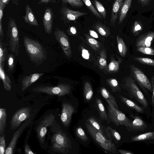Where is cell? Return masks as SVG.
I'll list each match as a JSON object with an SVG mask.
<instances>
[{
	"label": "cell",
	"instance_id": "cell-1",
	"mask_svg": "<svg viewBox=\"0 0 154 154\" xmlns=\"http://www.w3.org/2000/svg\"><path fill=\"white\" fill-rule=\"evenodd\" d=\"M49 127L51 149L56 153H67L71 147L69 138L56 121Z\"/></svg>",
	"mask_w": 154,
	"mask_h": 154
},
{
	"label": "cell",
	"instance_id": "cell-2",
	"mask_svg": "<svg viewBox=\"0 0 154 154\" xmlns=\"http://www.w3.org/2000/svg\"><path fill=\"white\" fill-rule=\"evenodd\" d=\"M23 41L26 53L32 62L41 63L46 59V52L39 42L26 36H24Z\"/></svg>",
	"mask_w": 154,
	"mask_h": 154
},
{
	"label": "cell",
	"instance_id": "cell-3",
	"mask_svg": "<svg viewBox=\"0 0 154 154\" xmlns=\"http://www.w3.org/2000/svg\"><path fill=\"white\" fill-rule=\"evenodd\" d=\"M55 116L54 114L50 113L44 116L36 123L35 130L40 146L43 148L47 147L46 135L48 127L55 122Z\"/></svg>",
	"mask_w": 154,
	"mask_h": 154
},
{
	"label": "cell",
	"instance_id": "cell-4",
	"mask_svg": "<svg viewBox=\"0 0 154 154\" xmlns=\"http://www.w3.org/2000/svg\"><path fill=\"white\" fill-rule=\"evenodd\" d=\"M8 25L7 36L9 39V49L11 52L14 53L17 56L20 46L19 37L15 20L10 17Z\"/></svg>",
	"mask_w": 154,
	"mask_h": 154
},
{
	"label": "cell",
	"instance_id": "cell-5",
	"mask_svg": "<svg viewBox=\"0 0 154 154\" xmlns=\"http://www.w3.org/2000/svg\"><path fill=\"white\" fill-rule=\"evenodd\" d=\"M85 125L89 133L94 140L103 149L113 153H116V146L112 141L108 140L90 124L86 122Z\"/></svg>",
	"mask_w": 154,
	"mask_h": 154
},
{
	"label": "cell",
	"instance_id": "cell-6",
	"mask_svg": "<svg viewBox=\"0 0 154 154\" xmlns=\"http://www.w3.org/2000/svg\"><path fill=\"white\" fill-rule=\"evenodd\" d=\"M106 100L108 104L107 105L108 114L111 122L117 126L121 125L132 128V122L125 115L117 109L110 100L107 99Z\"/></svg>",
	"mask_w": 154,
	"mask_h": 154
},
{
	"label": "cell",
	"instance_id": "cell-7",
	"mask_svg": "<svg viewBox=\"0 0 154 154\" xmlns=\"http://www.w3.org/2000/svg\"><path fill=\"white\" fill-rule=\"evenodd\" d=\"M71 89V87L70 85L62 83L55 86L43 85L35 88L33 91L36 92L60 96L69 94Z\"/></svg>",
	"mask_w": 154,
	"mask_h": 154
},
{
	"label": "cell",
	"instance_id": "cell-8",
	"mask_svg": "<svg viewBox=\"0 0 154 154\" xmlns=\"http://www.w3.org/2000/svg\"><path fill=\"white\" fill-rule=\"evenodd\" d=\"M33 111L30 107H24L18 109L12 117L10 122L11 129L14 130L19 127L22 122L33 115L35 112Z\"/></svg>",
	"mask_w": 154,
	"mask_h": 154
},
{
	"label": "cell",
	"instance_id": "cell-9",
	"mask_svg": "<svg viewBox=\"0 0 154 154\" xmlns=\"http://www.w3.org/2000/svg\"><path fill=\"white\" fill-rule=\"evenodd\" d=\"M35 111L31 117L24 121L21 126L14 133L9 145L6 149L5 154L14 153L16 145L18 139L24 130L27 128L31 126L32 123L33 119L36 113Z\"/></svg>",
	"mask_w": 154,
	"mask_h": 154
},
{
	"label": "cell",
	"instance_id": "cell-10",
	"mask_svg": "<svg viewBox=\"0 0 154 154\" xmlns=\"http://www.w3.org/2000/svg\"><path fill=\"white\" fill-rule=\"evenodd\" d=\"M54 35L61 46L66 56L68 58L72 57V51L69 39L64 32L58 27L55 28Z\"/></svg>",
	"mask_w": 154,
	"mask_h": 154
},
{
	"label": "cell",
	"instance_id": "cell-11",
	"mask_svg": "<svg viewBox=\"0 0 154 154\" xmlns=\"http://www.w3.org/2000/svg\"><path fill=\"white\" fill-rule=\"evenodd\" d=\"M60 12L62 20L66 24L72 21H75L80 17L88 14L86 12L73 11L65 5L61 7Z\"/></svg>",
	"mask_w": 154,
	"mask_h": 154
},
{
	"label": "cell",
	"instance_id": "cell-12",
	"mask_svg": "<svg viewBox=\"0 0 154 154\" xmlns=\"http://www.w3.org/2000/svg\"><path fill=\"white\" fill-rule=\"evenodd\" d=\"M126 85L136 99L144 107H147L148 103L144 96L131 78H129L126 81Z\"/></svg>",
	"mask_w": 154,
	"mask_h": 154
},
{
	"label": "cell",
	"instance_id": "cell-13",
	"mask_svg": "<svg viewBox=\"0 0 154 154\" xmlns=\"http://www.w3.org/2000/svg\"><path fill=\"white\" fill-rule=\"evenodd\" d=\"M131 68L134 77L140 85L151 91V85L145 74L133 65L131 66Z\"/></svg>",
	"mask_w": 154,
	"mask_h": 154
},
{
	"label": "cell",
	"instance_id": "cell-14",
	"mask_svg": "<svg viewBox=\"0 0 154 154\" xmlns=\"http://www.w3.org/2000/svg\"><path fill=\"white\" fill-rule=\"evenodd\" d=\"M74 112V108L71 104L67 103H63L62 104L60 118L63 124L65 127H67L69 125L72 115Z\"/></svg>",
	"mask_w": 154,
	"mask_h": 154
},
{
	"label": "cell",
	"instance_id": "cell-15",
	"mask_svg": "<svg viewBox=\"0 0 154 154\" xmlns=\"http://www.w3.org/2000/svg\"><path fill=\"white\" fill-rule=\"evenodd\" d=\"M54 14L52 9L49 7L45 9L43 18V25L45 32L48 34L52 32Z\"/></svg>",
	"mask_w": 154,
	"mask_h": 154
},
{
	"label": "cell",
	"instance_id": "cell-16",
	"mask_svg": "<svg viewBox=\"0 0 154 154\" xmlns=\"http://www.w3.org/2000/svg\"><path fill=\"white\" fill-rule=\"evenodd\" d=\"M44 74V73H35L24 77L21 82L22 91H25Z\"/></svg>",
	"mask_w": 154,
	"mask_h": 154
},
{
	"label": "cell",
	"instance_id": "cell-17",
	"mask_svg": "<svg viewBox=\"0 0 154 154\" xmlns=\"http://www.w3.org/2000/svg\"><path fill=\"white\" fill-rule=\"evenodd\" d=\"M154 38V32H148L137 40L136 46L137 47H150Z\"/></svg>",
	"mask_w": 154,
	"mask_h": 154
},
{
	"label": "cell",
	"instance_id": "cell-18",
	"mask_svg": "<svg viewBox=\"0 0 154 154\" xmlns=\"http://www.w3.org/2000/svg\"><path fill=\"white\" fill-rule=\"evenodd\" d=\"M25 9L26 14L23 17L25 22L30 25L38 26V23L29 6L26 5Z\"/></svg>",
	"mask_w": 154,
	"mask_h": 154
},
{
	"label": "cell",
	"instance_id": "cell-19",
	"mask_svg": "<svg viewBox=\"0 0 154 154\" xmlns=\"http://www.w3.org/2000/svg\"><path fill=\"white\" fill-rule=\"evenodd\" d=\"M123 3V0H115L114 2L112 10L110 21L111 25L115 26L118 13L120 11Z\"/></svg>",
	"mask_w": 154,
	"mask_h": 154
},
{
	"label": "cell",
	"instance_id": "cell-20",
	"mask_svg": "<svg viewBox=\"0 0 154 154\" xmlns=\"http://www.w3.org/2000/svg\"><path fill=\"white\" fill-rule=\"evenodd\" d=\"M132 0H125L120 8L118 24H121L125 18L131 5Z\"/></svg>",
	"mask_w": 154,
	"mask_h": 154
},
{
	"label": "cell",
	"instance_id": "cell-21",
	"mask_svg": "<svg viewBox=\"0 0 154 154\" xmlns=\"http://www.w3.org/2000/svg\"><path fill=\"white\" fill-rule=\"evenodd\" d=\"M4 65H0V77L3 82L5 89L9 91L11 89V82L9 78L4 71Z\"/></svg>",
	"mask_w": 154,
	"mask_h": 154
},
{
	"label": "cell",
	"instance_id": "cell-22",
	"mask_svg": "<svg viewBox=\"0 0 154 154\" xmlns=\"http://www.w3.org/2000/svg\"><path fill=\"white\" fill-rule=\"evenodd\" d=\"M97 65L101 69H108L107 61L106 54L105 50H101L100 53L97 59Z\"/></svg>",
	"mask_w": 154,
	"mask_h": 154
},
{
	"label": "cell",
	"instance_id": "cell-23",
	"mask_svg": "<svg viewBox=\"0 0 154 154\" xmlns=\"http://www.w3.org/2000/svg\"><path fill=\"white\" fill-rule=\"evenodd\" d=\"M7 115L5 109H0V136L4 135Z\"/></svg>",
	"mask_w": 154,
	"mask_h": 154
},
{
	"label": "cell",
	"instance_id": "cell-24",
	"mask_svg": "<svg viewBox=\"0 0 154 154\" xmlns=\"http://www.w3.org/2000/svg\"><path fill=\"white\" fill-rule=\"evenodd\" d=\"M132 128L137 130H144L145 129L147 126L143 120L140 117L135 116L134 119L131 123Z\"/></svg>",
	"mask_w": 154,
	"mask_h": 154
},
{
	"label": "cell",
	"instance_id": "cell-25",
	"mask_svg": "<svg viewBox=\"0 0 154 154\" xmlns=\"http://www.w3.org/2000/svg\"><path fill=\"white\" fill-rule=\"evenodd\" d=\"M154 140V131L148 132L132 137L131 141H137Z\"/></svg>",
	"mask_w": 154,
	"mask_h": 154
},
{
	"label": "cell",
	"instance_id": "cell-26",
	"mask_svg": "<svg viewBox=\"0 0 154 154\" xmlns=\"http://www.w3.org/2000/svg\"><path fill=\"white\" fill-rule=\"evenodd\" d=\"M121 61V59L119 57L118 60H116L114 58L112 57L108 67V72H114L117 71Z\"/></svg>",
	"mask_w": 154,
	"mask_h": 154
},
{
	"label": "cell",
	"instance_id": "cell-27",
	"mask_svg": "<svg viewBox=\"0 0 154 154\" xmlns=\"http://www.w3.org/2000/svg\"><path fill=\"white\" fill-rule=\"evenodd\" d=\"M96 106L100 118L106 121L107 116L105 109L101 100L97 98L96 100Z\"/></svg>",
	"mask_w": 154,
	"mask_h": 154
},
{
	"label": "cell",
	"instance_id": "cell-28",
	"mask_svg": "<svg viewBox=\"0 0 154 154\" xmlns=\"http://www.w3.org/2000/svg\"><path fill=\"white\" fill-rule=\"evenodd\" d=\"M100 91L103 97L105 100H110L113 104L115 107L118 109V106L115 98L105 88L102 87L100 89Z\"/></svg>",
	"mask_w": 154,
	"mask_h": 154
},
{
	"label": "cell",
	"instance_id": "cell-29",
	"mask_svg": "<svg viewBox=\"0 0 154 154\" xmlns=\"http://www.w3.org/2000/svg\"><path fill=\"white\" fill-rule=\"evenodd\" d=\"M95 29L102 35L107 37L110 34V31L104 25L100 23H97L94 25Z\"/></svg>",
	"mask_w": 154,
	"mask_h": 154
},
{
	"label": "cell",
	"instance_id": "cell-30",
	"mask_svg": "<svg viewBox=\"0 0 154 154\" xmlns=\"http://www.w3.org/2000/svg\"><path fill=\"white\" fill-rule=\"evenodd\" d=\"M116 39L119 53L122 57H124L127 52V47L123 39L120 36H117Z\"/></svg>",
	"mask_w": 154,
	"mask_h": 154
},
{
	"label": "cell",
	"instance_id": "cell-31",
	"mask_svg": "<svg viewBox=\"0 0 154 154\" xmlns=\"http://www.w3.org/2000/svg\"><path fill=\"white\" fill-rule=\"evenodd\" d=\"M121 99L127 106L137 112L140 113L143 112V109L142 108L139 106L131 100L122 96L121 97Z\"/></svg>",
	"mask_w": 154,
	"mask_h": 154
},
{
	"label": "cell",
	"instance_id": "cell-32",
	"mask_svg": "<svg viewBox=\"0 0 154 154\" xmlns=\"http://www.w3.org/2000/svg\"><path fill=\"white\" fill-rule=\"evenodd\" d=\"M93 92L90 84L88 82H86L84 86V94L86 100H90L92 98Z\"/></svg>",
	"mask_w": 154,
	"mask_h": 154
},
{
	"label": "cell",
	"instance_id": "cell-33",
	"mask_svg": "<svg viewBox=\"0 0 154 154\" xmlns=\"http://www.w3.org/2000/svg\"><path fill=\"white\" fill-rule=\"evenodd\" d=\"M84 3L91 13L96 17L101 20L103 17L94 7L90 0H82Z\"/></svg>",
	"mask_w": 154,
	"mask_h": 154
},
{
	"label": "cell",
	"instance_id": "cell-34",
	"mask_svg": "<svg viewBox=\"0 0 154 154\" xmlns=\"http://www.w3.org/2000/svg\"><path fill=\"white\" fill-rule=\"evenodd\" d=\"M62 5L69 4L72 7L79 8L83 6L84 3L81 0H61Z\"/></svg>",
	"mask_w": 154,
	"mask_h": 154
},
{
	"label": "cell",
	"instance_id": "cell-35",
	"mask_svg": "<svg viewBox=\"0 0 154 154\" xmlns=\"http://www.w3.org/2000/svg\"><path fill=\"white\" fill-rule=\"evenodd\" d=\"M6 5L0 0V41H2L4 37V33L2 28V20L3 16V11Z\"/></svg>",
	"mask_w": 154,
	"mask_h": 154
},
{
	"label": "cell",
	"instance_id": "cell-36",
	"mask_svg": "<svg viewBox=\"0 0 154 154\" xmlns=\"http://www.w3.org/2000/svg\"><path fill=\"white\" fill-rule=\"evenodd\" d=\"M94 2L97 11L103 18L105 19L106 16V11L103 5L97 0H94Z\"/></svg>",
	"mask_w": 154,
	"mask_h": 154
},
{
	"label": "cell",
	"instance_id": "cell-37",
	"mask_svg": "<svg viewBox=\"0 0 154 154\" xmlns=\"http://www.w3.org/2000/svg\"><path fill=\"white\" fill-rule=\"evenodd\" d=\"M6 49L5 45L2 41H0V65H4L6 59Z\"/></svg>",
	"mask_w": 154,
	"mask_h": 154
},
{
	"label": "cell",
	"instance_id": "cell-38",
	"mask_svg": "<svg viewBox=\"0 0 154 154\" xmlns=\"http://www.w3.org/2000/svg\"><path fill=\"white\" fill-rule=\"evenodd\" d=\"M108 136L110 138L111 137L117 140H119L121 138L120 134L115 129H114L110 126H108L107 128Z\"/></svg>",
	"mask_w": 154,
	"mask_h": 154
},
{
	"label": "cell",
	"instance_id": "cell-39",
	"mask_svg": "<svg viewBox=\"0 0 154 154\" xmlns=\"http://www.w3.org/2000/svg\"><path fill=\"white\" fill-rule=\"evenodd\" d=\"M134 58L141 63L154 66V60L152 59L142 57H134Z\"/></svg>",
	"mask_w": 154,
	"mask_h": 154
},
{
	"label": "cell",
	"instance_id": "cell-40",
	"mask_svg": "<svg viewBox=\"0 0 154 154\" xmlns=\"http://www.w3.org/2000/svg\"><path fill=\"white\" fill-rule=\"evenodd\" d=\"M87 121L94 128L97 129L103 135H104L103 130L100 126L97 121V120L93 117H90Z\"/></svg>",
	"mask_w": 154,
	"mask_h": 154
},
{
	"label": "cell",
	"instance_id": "cell-41",
	"mask_svg": "<svg viewBox=\"0 0 154 154\" xmlns=\"http://www.w3.org/2000/svg\"><path fill=\"white\" fill-rule=\"evenodd\" d=\"M107 83L111 87L113 92H116L119 91L118 83L117 80L114 79H108Z\"/></svg>",
	"mask_w": 154,
	"mask_h": 154
},
{
	"label": "cell",
	"instance_id": "cell-42",
	"mask_svg": "<svg viewBox=\"0 0 154 154\" xmlns=\"http://www.w3.org/2000/svg\"><path fill=\"white\" fill-rule=\"evenodd\" d=\"M77 136L81 140L84 141L88 140V137L83 129L80 126L78 127L75 130Z\"/></svg>",
	"mask_w": 154,
	"mask_h": 154
},
{
	"label": "cell",
	"instance_id": "cell-43",
	"mask_svg": "<svg viewBox=\"0 0 154 154\" xmlns=\"http://www.w3.org/2000/svg\"><path fill=\"white\" fill-rule=\"evenodd\" d=\"M31 128L28 132L27 135L26 137L25 140V141L24 145V150L25 153L26 154H35V153H34L31 149L27 143V140L29 137V135L31 132Z\"/></svg>",
	"mask_w": 154,
	"mask_h": 154
},
{
	"label": "cell",
	"instance_id": "cell-44",
	"mask_svg": "<svg viewBox=\"0 0 154 154\" xmlns=\"http://www.w3.org/2000/svg\"><path fill=\"white\" fill-rule=\"evenodd\" d=\"M137 51L145 54L154 55V50L149 47H138Z\"/></svg>",
	"mask_w": 154,
	"mask_h": 154
},
{
	"label": "cell",
	"instance_id": "cell-45",
	"mask_svg": "<svg viewBox=\"0 0 154 154\" xmlns=\"http://www.w3.org/2000/svg\"><path fill=\"white\" fill-rule=\"evenodd\" d=\"M14 59L12 54H9L7 60L8 70V71H12L14 65Z\"/></svg>",
	"mask_w": 154,
	"mask_h": 154
},
{
	"label": "cell",
	"instance_id": "cell-46",
	"mask_svg": "<svg viewBox=\"0 0 154 154\" xmlns=\"http://www.w3.org/2000/svg\"><path fill=\"white\" fill-rule=\"evenodd\" d=\"M86 36L88 43L92 48L95 50H98L99 48L98 42L95 39L87 35H86Z\"/></svg>",
	"mask_w": 154,
	"mask_h": 154
},
{
	"label": "cell",
	"instance_id": "cell-47",
	"mask_svg": "<svg viewBox=\"0 0 154 154\" xmlns=\"http://www.w3.org/2000/svg\"><path fill=\"white\" fill-rule=\"evenodd\" d=\"M6 142L5 135L0 136V154H4L5 153L6 148Z\"/></svg>",
	"mask_w": 154,
	"mask_h": 154
},
{
	"label": "cell",
	"instance_id": "cell-48",
	"mask_svg": "<svg viewBox=\"0 0 154 154\" xmlns=\"http://www.w3.org/2000/svg\"><path fill=\"white\" fill-rule=\"evenodd\" d=\"M142 29V26L140 23L138 21H135L133 28V33L135 34L137 32L141 31Z\"/></svg>",
	"mask_w": 154,
	"mask_h": 154
},
{
	"label": "cell",
	"instance_id": "cell-49",
	"mask_svg": "<svg viewBox=\"0 0 154 154\" xmlns=\"http://www.w3.org/2000/svg\"><path fill=\"white\" fill-rule=\"evenodd\" d=\"M81 48L82 49V57L85 59H89V58L90 54L88 51L84 48L82 47Z\"/></svg>",
	"mask_w": 154,
	"mask_h": 154
},
{
	"label": "cell",
	"instance_id": "cell-50",
	"mask_svg": "<svg viewBox=\"0 0 154 154\" xmlns=\"http://www.w3.org/2000/svg\"><path fill=\"white\" fill-rule=\"evenodd\" d=\"M56 0H41L38 2V4H47L49 3H55Z\"/></svg>",
	"mask_w": 154,
	"mask_h": 154
},
{
	"label": "cell",
	"instance_id": "cell-51",
	"mask_svg": "<svg viewBox=\"0 0 154 154\" xmlns=\"http://www.w3.org/2000/svg\"><path fill=\"white\" fill-rule=\"evenodd\" d=\"M119 153L121 154H134L131 151L125 150H124L119 149L118 150Z\"/></svg>",
	"mask_w": 154,
	"mask_h": 154
},
{
	"label": "cell",
	"instance_id": "cell-52",
	"mask_svg": "<svg viewBox=\"0 0 154 154\" xmlns=\"http://www.w3.org/2000/svg\"><path fill=\"white\" fill-rule=\"evenodd\" d=\"M89 34L90 35L93 37L95 38H98V36L97 34L93 30H90Z\"/></svg>",
	"mask_w": 154,
	"mask_h": 154
},
{
	"label": "cell",
	"instance_id": "cell-53",
	"mask_svg": "<svg viewBox=\"0 0 154 154\" xmlns=\"http://www.w3.org/2000/svg\"><path fill=\"white\" fill-rule=\"evenodd\" d=\"M139 1L142 5H147L150 0H139Z\"/></svg>",
	"mask_w": 154,
	"mask_h": 154
},
{
	"label": "cell",
	"instance_id": "cell-54",
	"mask_svg": "<svg viewBox=\"0 0 154 154\" xmlns=\"http://www.w3.org/2000/svg\"><path fill=\"white\" fill-rule=\"evenodd\" d=\"M70 32L73 34H76V31L75 28L74 27H72L69 29Z\"/></svg>",
	"mask_w": 154,
	"mask_h": 154
},
{
	"label": "cell",
	"instance_id": "cell-55",
	"mask_svg": "<svg viewBox=\"0 0 154 154\" xmlns=\"http://www.w3.org/2000/svg\"><path fill=\"white\" fill-rule=\"evenodd\" d=\"M152 103L154 105V84H152Z\"/></svg>",
	"mask_w": 154,
	"mask_h": 154
},
{
	"label": "cell",
	"instance_id": "cell-56",
	"mask_svg": "<svg viewBox=\"0 0 154 154\" xmlns=\"http://www.w3.org/2000/svg\"><path fill=\"white\" fill-rule=\"evenodd\" d=\"M39 1H40L41 0H38Z\"/></svg>",
	"mask_w": 154,
	"mask_h": 154
},
{
	"label": "cell",
	"instance_id": "cell-57",
	"mask_svg": "<svg viewBox=\"0 0 154 154\" xmlns=\"http://www.w3.org/2000/svg\"><path fill=\"white\" fill-rule=\"evenodd\" d=\"M109 0L110 1V0Z\"/></svg>",
	"mask_w": 154,
	"mask_h": 154
}]
</instances>
